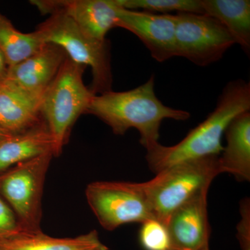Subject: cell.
Listing matches in <instances>:
<instances>
[{
  "label": "cell",
  "mask_w": 250,
  "mask_h": 250,
  "mask_svg": "<svg viewBox=\"0 0 250 250\" xmlns=\"http://www.w3.org/2000/svg\"><path fill=\"white\" fill-rule=\"evenodd\" d=\"M87 113L98 117L116 135L131 128L139 131L140 143L147 152L159 143L161 123L165 119L186 121L189 112L166 106L156 97L154 76L134 89L95 95Z\"/></svg>",
  "instance_id": "cell-1"
},
{
  "label": "cell",
  "mask_w": 250,
  "mask_h": 250,
  "mask_svg": "<svg viewBox=\"0 0 250 250\" xmlns=\"http://www.w3.org/2000/svg\"><path fill=\"white\" fill-rule=\"evenodd\" d=\"M250 110V82L238 80L229 82L218 98L214 111L172 146L158 145L146 154L148 167L155 174L186 162L223 152L222 139L235 117Z\"/></svg>",
  "instance_id": "cell-2"
},
{
  "label": "cell",
  "mask_w": 250,
  "mask_h": 250,
  "mask_svg": "<svg viewBox=\"0 0 250 250\" xmlns=\"http://www.w3.org/2000/svg\"><path fill=\"white\" fill-rule=\"evenodd\" d=\"M85 67L67 57L41 98V113L53 139L55 157L62 154L72 126L87 113L95 95L83 83Z\"/></svg>",
  "instance_id": "cell-3"
},
{
  "label": "cell",
  "mask_w": 250,
  "mask_h": 250,
  "mask_svg": "<svg viewBox=\"0 0 250 250\" xmlns=\"http://www.w3.org/2000/svg\"><path fill=\"white\" fill-rule=\"evenodd\" d=\"M219 156L186 161L143 182L155 220L166 225L170 215L222 174Z\"/></svg>",
  "instance_id": "cell-4"
},
{
  "label": "cell",
  "mask_w": 250,
  "mask_h": 250,
  "mask_svg": "<svg viewBox=\"0 0 250 250\" xmlns=\"http://www.w3.org/2000/svg\"><path fill=\"white\" fill-rule=\"evenodd\" d=\"M45 43H53L65 50L73 62L91 68L94 95L111 91L113 83L108 41L90 39L75 21L62 13L51 15L36 30Z\"/></svg>",
  "instance_id": "cell-5"
},
{
  "label": "cell",
  "mask_w": 250,
  "mask_h": 250,
  "mask_svg": "<svg viewBox=\"0 0 250 250\" xmlns=\"http://www.w3.org/2000/svg\"><path fill=\"white\" fill-rule=\"evenodd\" d=\"M53 157V153H45L0 174V196L9 204L20 225L27 232H42V192L46 174Z\"/></svg>",
  "instance_id": "cell-6"
},
{
  "label": "cell",
  "mask_w": 250,
  "mask_h": 250,
  "mask_svg": "<svg viewBox=\"0 0 250 250\" xmlns=\"http://www.w3.org/2000/svg\"><path fill=\"white\" fill-rule=\"evenodd\" d=\"M85 194L100 225L107 231L154 219L143 182H94L87 186Z\"/></svg>",
  "instance_id": "cell-7"
},
{
  "label": "cell",
  "mask_w": 250,
  "mask_h": 250,
  "mask_svg": "<svg viewBox=\"0 0 250 250\" xmlns=\"http://www.w3.org/2000/svg\"><path fill=\"white\" fill-rule=\"evenodd\" d=\"M176 16L177 57L187 59L199 66H207L220 61L236 44L215 18L193 13H177Z\"/></svg>",
  "instance_id": "cell-8"
},
{
  "label": "cell",
  "mask_w": 250,
  "mask_h": 250,
  "mask_svg": "<svg viewBox=\"0 0 250 250\" xmlns=\"http://www.w3.org/2000/svg\"><path fill=\"white\" fill-rule=\"evenodd\" d=\"M117 27L129 31L139 38L149 49L152 58L164 62L176 54L177 16L133 11L120 6Z\"/></svg>",
  "instance_id": "cell-9"
},
{
  "label": "cell",
  "mask_w": 250,
  "mask_h": 250,
  "mask_svg": "<svg viewBox=\"0 0 250 250\" xmlns=\"http://www.w3.org/2000/svg\"><path fill=\"white\" fill-rule=\"evenodd\" d=\"M67 57L62 47L45 43L29 58L9 67L4 82L21 93L41 101Z\"/></svg>",
  "instance_id": "cell-10"
},
{
  "label": "cell",
  "mask_w": 250,
  "mask_h": 250,
  "mask_svg": "<svg viewBox=\"0 0 250 250\" xmlns=\"http://www.w3.org/2000/svg\"><path fill=\"white\" fill-rule=\"evenodd\" d=\"M31 2L42 13L67 15L85 35L95 41H106L105 38L108 31L117 27L120 6L116 0H61Z\"/></svg>",
  "instance_id": "cell-11"
},
{
  "label": "cell",
  "mask_w": 250,
  "mask_h": 250,
  "mask_svg": "<svg viewBox=\"0 0 250 250\" xmlns=\"http://www.w3.org/2000/svg\"><path fill=\"white\" fill-rule=\"evenodd\" d=\"M209 188L204 189L170 215L166 227L172 250H205L209 248L208 216Z\"/></svg>",
  "instance_id": "cell-12"
},
{
  "label": "cell",
  "mask_w": 250,
  "mask_h": 250,
  "mask_svg": "<svg viewBox=\"0 0 250 250\" xmlns=\"http://www.w3.org/2000/svg\"><path fill=\"white\" fill-rule=\"evenodd\" d=\"M227 146L219 156L222 173L238 182H250V111L235 117L225 131Z\"/></svg>",
  "instance_id": "cell-13"
},
{
  "label": "cell",
  "mask_w": 250,
  "mask_h": 250,
  "mask_svg": "<svg viewBox=\"0 0 250 250\" xmlns=\"http://www.w3.org/2000/svg\"><path fill=\"white\" fill-rule=\"evenodd\" d=\"M41 101L4 82L0 83V127L11 135L21 134L44 121Z\"/></svg>",
  "instance_id": "cell-14"
},
{
  "label": "cell",
  "mask_w": 250,
  "mask_h": 250,
  "mask_svg": "<svg viewBox=\"0 0 250 250\" xmlns=\"http://www.w3.org/2000/svg\"><path fill=\"white\" fill-rule=\"evenodd\" d=\"M54 142L45 121L0 141V174L23 161L53 153Z\"/></svg>",
  "instance_id": "cell-15"
},
{
  "label": "cell",
  "mask_w": 250,
  "mask_h": 250,
  "mask_svg": "<svg viewBox=\"0 0 250 250\" xmlns=\"http://www.w3.org/2000/svg\"><path fill=\"white\" fill-rule=\"evenodd\" d=\"M204 14L216 19L232 36L235 43L250 53V0H201Z\"/></svg>",
  "instance_id": "cell-16"
},
{
  "label": "cell",
  "mask_w": 250,
  "mask_h": 250,
  "mask_svg": "<svg viewBox=\"0 0 250 250\" xmlns=\"http://www.w3.org/2000/svg\"><path fill=\"white\" fill-rule=\"evenodd\" d=\"M0 250H108L93 230L75 238H54L42 232L25 233L0 241Z\"/></svg>",
  "instance_id": "cell-17"
},
{
  "label": "cell",
  "mask_w": 250,
  "mask_h": 250,
  "mask_svg": "<svg viewBox=\"0 0 250 250\" xmlns=\"http://www.w3.org/2000/svg\"><path fill=\"white\" fill-rule=\"evenodd\" d=\"M44 44L37 31L29 34L21 32L7 18L0 15V51L9 67L29 58Z\"/></svg>",
  "instance_id": "cell-18"
},
{
  "label": "cell",
  "mask_w": 250,
  "mask_h": 250,
  "mask_svg": "<svg viewBox=\"0 0 250 250\" xmlns=\"http://www.w3.org/2000/svg\"><path fill=\"white\" fill-rule=\"evenodd\" d=\"M121 7L128 10L143 9L168 14L169 12L204 14L201 0H116Z\"/></svg>",
  "instance_id": "cell-19"
},
{
  "label": "cell",
  "mask_w": 250,
  "mask_h": 250,
  "mask_svg": "<svg viewBox=\"0 0 250 250\" xmlns=\"http://www.w3.org/2000/svg\"><path fill=\"white\" fill-rule=\"evenodd\" d=\"M139 239L146 250H172L167 227L154 219L142 223Z\"/></svg>",
  "instance_id": "cell-20"
},
{
  "label": "cell",
  "mask_w": 250,
  "mask_h": 250,
  "mask_svg": "<svg viewBox=\"0 0 250 250\" xmlns=\"http://www.w3.org/2000/svg\"><path fill=\"white\" fill-rule=\"evenodd\" d=\"M25 233L29 232L23 229L14 210L0 196V241Z\"/></svg>",
  "instance_id": "cell-21"
},
{
  "label": "cell",
  "mask_w": 250,
  "mask_h": 250,
  "mask_svg": "<svg viewBox=\"0 0 250 250\" xmlns=\"http://www.w3.org/2000/svg\"><path fill=\"white\" fill-rule=\"evenodd\" d=\"M241 220L237 225V238L242 250H250V202L246 198L242 201Z\"/></svg>",
  "instance_id": "cell-22"
},
{
  "label": "cell",
  "mask_w": 250,
  "mask_h": 250,
  "mask_svg": "<svg viewBox=\"0 0 250 250\" xmlns=\"http://www.w3.org/2000/svg\"><path fill=\"white\" fill-rule=\"evenodd\" d=\"M8 70H9V65L6 62L4 55L0 51V83H3L6 80Z\"/></svg>",
  "instance_id": "cell-23"
},
{
  "label": "cell",
  "mask_w": 250,
  "mask_h": 250,
  "mask_svg": "<svg viewBox=\"0 0 250 250\" xmlns=\"http://www.w3.org/2000/svg\"><path fill=\"white\" fill-rule=\"evenodd\" d=\"M11 136H12V135L9 134V133L6 132L0 127V141H3V140Z\"/></svg>",
  "instance_id": "cell-24"
},
{
  "label": "cell",
  "mask_w": 250,
  "mask_h": 250,
  "mask_svg": "<svg viewBox=\"0 0 250 250\" xmlns=\"http://www.w3.org/2000/svg\"><path fill=\"white\" fill-rule=\"evenodd\" d=\"M205 250H209V248L208 249Z\"/></svg>",
  "instance_id": "cell-25"
}]
</instances>
